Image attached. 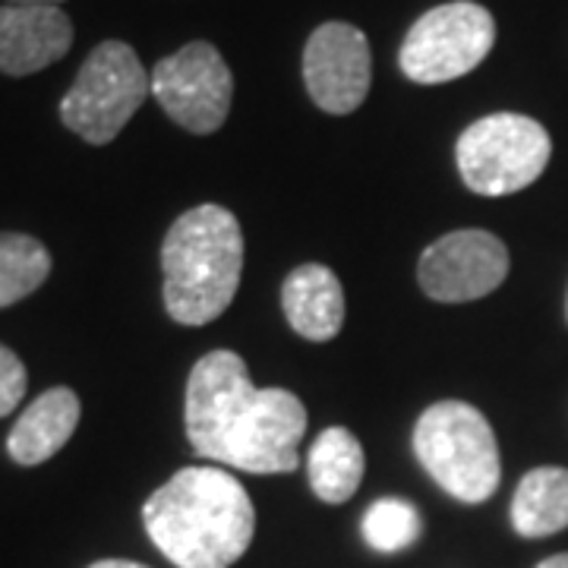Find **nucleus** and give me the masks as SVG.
Listing matches in <instances>:
<instances>
[{
    "label": "nucleus",
    "mask_w": 568,
    "mask_h": 568,
    "mask_svg": "<svg viewBox=\"0 0 568 568\" xmlns=\"http://www.w3.org/2000/svg\"><path fill=\"white\" fill-rule=\"evenodd\" d=\"M73 22L61 7L0 3V73L32 77L67 58Z\"/></svg>",
    "instance_id": "nucleus-11"
},
{
    "label": "nucleus",
    "mask_w": 568,
    "mask_h": 568,
    "mask_svg": "<svg viewBox=\"0 0 568 568\" xmlns=\"http://www.w3.org/2000/svg\"><path fill=\"white\" fill-rule=\"evenodd\" d=\"M552 155L547 126L534 118L499 111L474 121L455 142V162L467 190L511 196L540 181Z\"/></svg>",
    "instance_id": "nucleus-6"
},
{
    "label": "nucleus",
    "mask_w": 568,
    "mask_h": 568,
    "mask_svg": "<svg viewBox=\"0 0 568 568\" xmlns=\"http://www.w3.org/2000/svg\"><path fill=\"white\" fill-rule=\"evenodd\" d=\"M511 528L528 540L568 528V467L544 465L521 477L511 499Z\"/></svg>",
    "instance_id": "nucleus-15"
},
{
    "label": "nucleus",
    "mask_w": 568,
    "mask_h": 568,
    "mask_svg": "<svg viewBox=\"0 0 568 568\" xmlns=\"http://www.w3.org/2000/svg\"><path fill=\"white\" fill-rule=\"evenodd\" d=\"M82 417L80 395L73 388L58 386L41 392L32 405L20 414L7 436V452L10 458L22 467H36L48 458H54L70 436L77 433Z\"/></svg>",
    "instance_id": "nucleus-13"
},
{
    "label": "nucleus",
    "mask_w": 568,
    "mask_h": 568,
    "mask_svg": "<svg viewBox=\"0 0 568 568\" xmlns=\"http://www.w3.org/2000/svg\"><path fill=\"white\" fill-rule=\"evenodd\" d=\"M414 455L465 506L487 503L503 480L499 443L489 420L467 402H436L414 426Z\"/></svg>",
    "instance_id": "nucleus-4"
},
{
    "label": "nucleus",
    "mask_w": 568,
    "mask_h": 568,
    "mask_svg": "<svg viewBox=\"0 0 568 568\" xmlns=\"http://www.w3.org/2000/svg\"><path fill=\"white\" fill-rule=\"evenodd\" d=\"M51 275L48 246L29 234L0 231V310L36 294Z\"/></svg>",
    "instance_id": "nucleus-16"
},
{
    "label": "nucleus",
    "mask_w": 568,
    "mask_h": 568,
    "mask_svg": "<svg viewBox=\"0 0 568 568\" xmlns=\"http://www.w3.org/2000/svg\"><path fill=\"white\" fill-rule=\"evenodd\" d=\"M164 306L181 325H205L231 306L244 272V231L219 203L183 212L162 244Z\"/></svg>",
    "instance_id": "nucleus-3"
},
{
    "label": "nucleus",
    "mask_w": 568,
    "mask_h": 568,
    "mask_svg": "<svg viewBox=\"0 0 568 568\" xmlns=\"http://www.w3.org/2000/svg\"><path fill=\"white\" fill-rule=\"evenodd\" d=\"M566 320H568V297H566Z\"/></svg>",
    "instance_id": "nucleus-22"
},
{
    "label": "nucleus",
    "mask_w": 568,
    "mask_h": 568,
    "mask_svg": "<svg viewBox=\"0 0 568 568\" xmlns=\"http://www.w3.org/2000/svg\"><path fill=\"white\" fill-rule=\"evenodd\" d=\"M306 474L313 493L328 503H347L364 480V446L345 426H328L316 436L306 455Z\"/></svg>",
    "instance_id": "nucleus-14"
},
{
    "label": "nucleus",
    "mask_w": 568,
    "mask_h": 568,
    "mask_svg": "<svg viewBox=\"0 0 568 568\" xmlns=\"http://www.w3.org/2000/svg\"><path fill=\"white\" fill-rule=\"evenodd\" d=\"M7 3H22V7H61L63 0H7Z\"/></svg>",
    "instance_id": "nucleus-21"
},
{
    "label": "nucleus",
    "mask_w": 568,
    "mask_h": 568,
    "mask_svg": "<svg viewBox=\"0 0 568 568\" xmlns=\"http://www.w3.org/2000/svg\"><path fill=\"white\" fill-rule=\"evenodd\" d=\"M152 95L181 130L212 136L231 114L234 77L212 41H190L155 63Z\"/></svg>",
    "instance_id": "nucleus-8"
},
{
    "label": "nucleus",
    "mask_w": 568,
    "mask_h": 568,
    "mask_svg": "<svg viewBox=\"0 0 568 568\" xmlns=\"http://www.w3.org/2000/svg\"><path fill=\"white\" fill-rule=\"evenodd\" d=\"M537 568H568V552H559V556H549Z\"/></svg>",
    "instance_id": "nucleus-20"
},
{
    "label": "nucleus",
    "mask_w": 568,
    "mask_h": 568,
    "mask_svg": "<svg viewBox=\"0 0 568 568\" xmlns=\"http://www.w3.org/2000/svg\"><path fill=\"white\" fill-rule=\"evenodd\" d=\"M508 246L480 227H462L426 246L417 282L436 304H467L493 294L508 278Z\"/></svg>",
    "instance_id": "nucleus-9"
},
{
    "label": "nucleus",
    "mask_w": 568,
    "mask_h": 568,
    "mask_svg": "<svg viewBox=\"0 0 568 568\" xmlns=\"http://www.w3.org/2000/svg\"><path fill=\"white\" fill-rule=\"evenodd\" d=\"M361 530H364L366 544L376 552H402L417 544L424 521L410 503L388 496V499H379L366 508Z\"/></svg>",
    "instance_id": "nucleus-17"
},
{
    "label": "nucleus",
    "mask_w": 568,
    "mask_h": 568,
    "mask_svg": "<svg viewBox=\"0 0 568 568\" xmlns=\"http://www.w3.org/2000/svg\"><path fill=\"white\" fill-rule=\"evenodd\" d=\"M29 386V373L22 361L7 345H0V417L13 414L20 402L26 398Z\"/></svg>",
    "instance_id": "nucleus-18"
},
{
    "label": "nucleus",
    "mask_w": 568,
    "mask_h": 568,
    "mask_svg": "<svg viewBox=\"0 0 568 568\" xmlns=\"http://www.w3.org/2000/svg\"><path fill=\"white\" fill-rule=\"evenodd\" d=\"M282 306L291 328L306 342H332L345 325V291L323 263L297 265L284 278Z\"/></svg>",
    "instance_id": "nucleus-12"
},
{
    "label": "nucleus",
    "mask_w": 568,
    "mask_h": 568,
    "mask_svg": "<svg viewBox=\"0 0 568 568\" xmlns=\"http://www.w3.org/2000/svg\"><path fill=\"white\" fill-rule=\"evenodd\" d=\"M304 82L325 114H351L366 102L373 54L366 36L351 22H323L304 48Z\"/></svg>",
    "instance_id": "nucleus-10"
},
{
    "label": "nucleus",
    "mask_w": 568,
    "mask_h": 568,
    "mask_svg": "<svg viewBox=\"0 0 568 568\" xmlns=\"http://www.w3.org/2000/svg\"><path fill=\"white\" fill-rule=\"evenodd\" d=\"M149 540L178 568H231L256 534L244 484L222 467H183L142 506Z\"/></svg>",
    "instance_id": "nucleus-2"
},
{
    "label": "nucleus",
    "mask_w": 568,
    "mask_h": 568,
    "mask_svg": "<svg viewBox=\"0 0 568 568\" xmlns=\"http://www.w3.org/2000/svg\"><path fill=\"white\" fill-rule=\"evenodd\" d=\"M152 95V73L126 41H102L61 99V121L80 140L108 145Z\"/></svg>",
    "instance_id": "nucleus-5"
},
{
    "label": "nucleus",
    "mask_w": 568,
    "mask_h": 568,
    "mask_svg": "<svg viewBox=\"0 0 568 568\" xmlns=\"http://www.w3.org/2000/svg\"><path fill=\"white\" fill-rule=\"evenodd\" d=\"M89 568H149V566L130 562V559H102V562H92Z\"/></svg>",
    "instance_id": "nucleus-19"
},
{
    "label": "nucleus",
    "mask_w": 568,
    "mask_h": 568,
    "mask_svg": "<svg viewBox=\"0 0 568 568\" xmlns=\"http://www.w3.org/2000/svg\"><path fill=\"white\" fill-rule=\"evenodd\" d=\"M306 420L294 392L253 386L234 351H209L190 369L183 424L200 458L246 474H291L301 465Z\"/></svg>",
    "instance_id": "nucleus-1"
},
{
    "label": "nucleus",
    "mask_w": 568,
    "mask_h": 568,
    "mask_svg": "<svg viewBox=\"0 0 568 568\" xmlns=\"http://www.w3.org/2000/svg\"><path fill=\"white\" fill-rule=\"evenodd\" d=\"M496 44V20L474 0H452L426 10L407 29L398 63L410 82L439 85L467 77Z\"/></svg>",
    "instance_id": "nucleus-7"
}]
</instances>
